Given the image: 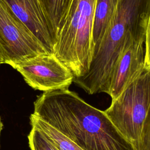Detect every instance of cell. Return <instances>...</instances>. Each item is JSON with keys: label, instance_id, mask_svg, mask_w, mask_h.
<instances>
[{"label": "cell", "instance_id": "13", "mask_svg": "<svg viewBox=\"0 0 150 150\" xmlns=\"http://www.w3.org/2000/svg\"><path fill=\"white\" fill-rule=\"evenodd\" d=\"M141 150H150V107L142 130Z\"/></svg>", "mask_w": 150, "mask_h": 150}, {"label": "cell", "instance_id": "1", "mask_svg": "<svg viewBox=\"0 0 150 150\" xmlns=\"http://www.w3.org/2000/svg\"><path fill=\"white\" fill-rule=\"evenodd\" d=\"M32 114L83 150H134L104 111L69 88L45 91L35 101Z\"/></svg>", "mask_w": 150, "mask_h": 150}, {"label": "cell", "instance_id": "11", "mask_svg": "<svg viewBox=\"0 0 150 150\" xmlns=\"http://www.w3.org/2000/svg\"><path fill=\"white\" fill-rule=\"evenodd\" d=\"M30 124L32 127L40 130L59 150H83L56 128L32 114L30 116Z\"/></svg>", "mask_w": 150, "mask_h": 150}, {"label": "cell", "instance_id": "9", "mask_svg": "<svg viewBox=\"0 0 150 150\" xmlns=\"http://www.w3.org/2000/svg\"><path fill=\"white\" fill-rule=\"evenodd\" d=\"M120 1L96 0L92 30L94 53L97 50Z\"/></svg>", "mask_w": 150, "mask_h": 150}, {"label": "cell", "instance_id": "12", "mask_svg": "<svg viewBox=\"0 0 150 150\" xmlns=\"http://www.w3.org/2000/svg\"><path fill=\"white\" fill-rule=\"evenodd\" d=\"M28 138L31 150H59L40 130L35 127H32Z\"/></svg>", "mask_w": 150, "mask_h": 150}, {"label": "cell", "instance_id": "10", "mask_svg": "<svg viewBox=\"0 0 150 150\" xmlns=\"http://www.w3.org/2000/svg\"><path fill=\"white\" fill-rule=\"evenodd\" d=\"M49 24L57 39L72 0H39Z\"/></svg>", "mask_w": 150, "mask_h": 150}, {"label": "cell", "instance_id": "15", "mask_svg": "<svg viewBox=\"0 0 150 150\" xmlns=\"http://www.w3.org/2000/svg\"><path fill=\"white\" fill-rule=\"evenodd\" d=\"M2 63H4V57H3V53H2V50L0 47V65Z\"/></svg>", "mask_w": 150, "mask_h": 150}, {"label": "cell", "instance_id": "3", "mask_svg": "<svg viewBox=\"0 0 150 150\" xmlns=\"http://www.w3.org/2000/svg\"><path fill=\"white\" fill-rule=\"evenodd\" d=\"M96 0H72L58 34L54 54L74 79L88 71L94 53L92 30Z\"/></svg>", "mask_w": 150, "mask_h": 150}, {"label": "cell", "instance_id": "14", "mask_svg": "<svg viewBox=\"0 0 150 150\" xmlns=\"http://www.w3.org/2000/svg\"><path fill=\"white\" fill-rule=\"evenodd\" d=\"M145 48V69L149 70L150 69V14L148 17L146 29Z\"/></svg>", "mask_w": 150, "mask_h": 150}, {"label": "cell", "instance_id": "2", "mask_svg": "<svg viewBox=\"0 0 150 150\" xmlns=\"http://www.w3.org/2000/svg\"><path fill=\"white\" fill-rule=\"evenodd\" d=\"M149 14L150 0H121L88 71L73 82L88 94H108L112 70L128 35L145 39Z\"/></svg>", "mask_w": 150, "mask_h": 150}, {"label": "cell", "instance_id": "8", "mask_svg": "<svg viewBox=\"0 0 150 150\" xmlns=\"http://www.w3.org/2000/svg\"><path fill=\"white\" fill-rule=\"evenodd\" d=\"M48 53H54L56 37L39 0H4Z\"/></svg>", "mask_w": 150, "mask_h": 150}, {"label": "cell", "instance_id": "7", "mask_svg": "<svg viewBox=\"0 0 150 150\" xmlns=\"http://www.w3.org/2000/svg\"><path fill=\"white\" fill-rule=\"evenodd\" d=\"M145 39L130 33L111 72L108 94L115 100L145 70Z\"/></svg>", "mask_w": 150, "mask_h": 150}, {"label": "cell", "instance_id": "6", "mask_svg": "<svg viewBox=\"0 0 150 150\" xmlns=\"http://www.w3.org/2000/svg\"><path fill=\"white\" fill-rule=\"evenodd\" d=\"M11 66L30 87L44 92L69 88L73 82L71 71L54 53L39 54Z\"/></svg>", "mask_w": 150, "mask_h": 150}, {"label": "cell", "instance_id": "5", "mask_svg": "<svg viewBox=\"0 0 150 150\" xmlns=\"http://www.w3.org/2000/svg\"><path fill=\"white\" fill-rule=\"evenodd\" d=\"M0 47L4 63L11 66L48 53L4 0H0Z\"/></svg>", "mask_w": 150, "mask_h": 150}, {"label": "cell", "instance_id": "4", "mask_svg": "<svg viewBox=\"0 0 150 150\" xmlns=\"http://www.w3.org/2000/svg\"><path fill=\"white\" fill-rule=\"evenodd\" d=\"M150 107V69L142 74L104 111L134 150H141L142 130Z\"/></svg>", "mask_w": 150, "mask_h": 150}]
</instances>
